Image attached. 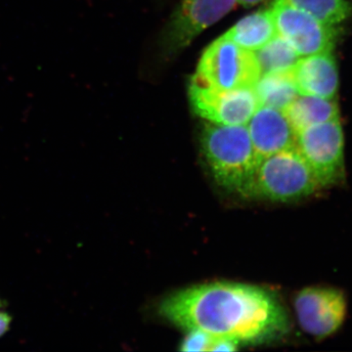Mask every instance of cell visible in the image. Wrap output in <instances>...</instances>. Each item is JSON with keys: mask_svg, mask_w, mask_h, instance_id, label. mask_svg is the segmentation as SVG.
<instances>
[{"mask_svg": "<svg viewBox=\"0 0 352 352\" xmlns=\"http://www.w3.org/2000/svg\"><path fill=\"white\" fill-rule=\"evenodd\" d=\"M277 34L272 11L250 14L227 31L224 36L249 51L261 50Z\"/></svg>", "mask_w": 352, "mask_h": 352, "instance_id": "7c38bea8", "label": "cell"}, {"mask_svg": "<svg viewBox=\"0 0 352 352\" xmlns=\"http://www.w3.org/2000/svg\"><path fill=\"white\" fill-rule=\"evenodd\" d=\"M284 113L296 132L315 124L340 119L339 107L333 99L312 95L298 94L295 100L285 109Z\"/></svg>", "mask_w": 352, "mask_h": 352, "instance_id": "4fadbf2b", "label": "cell"}, {"mask_svg": "<svg viewBox=\"0 0 352 352\" xmlns=\"http://www.w3.org/2000/svg\"><path fill=\"white\" fill-rule=\"evenodd\" d=\"M238 4L245 7H252L258 6V4L263 3L268 0H237Z\"/></svg>", "mask_w": 352, "mask_h": 352, "instance_id": "ffe728a7", "label": "cell"}, {"mask_svg": "<svg viewBox=\"0 0 352 352\" xmlns=\"http://www.w3.org/2000/svg\"><path fill=\"white\" fill-rule=\"evenodd\" d=\"M261 76L252 51L222 34L201 55L192 82L219 89L254 87Z\"/></svg>", "mask_w": 352, "mask_h": 352, "instance_id": "277c9868", "label": "cell"}, {"mask_svg": "<svg viewBox=\"0 0 352 352\" xmlns=\"http://www.w3.org/2000/svg\"><path fill=\"white\" fill-rule=\"evenodd\" d=\"M291 69L263 74L259 76L254 88L261 106L284 111L295 100L298 92Z\"/></svg>", "mask_w": 352, "mask_h": 352, "instance_id": "5bb4252c", "label": "cell"}, {"mask_svg": "<svg viewBox=\"0 0 352 352\" xmlns=\"http://www.w3.org/2000/svg\"><path fill=\"white\" fill-rule=\"evenodd\" d=\"M245 126L259 160L296 147V132L284 111L261 106Z\"/></svg>", "mask_w": 352, "mask_h": 352, "instance_id": "30bf717a", "label": "cell"}, {"mask_svg": "<svg viewBox=\"0 0 352 352\" xmlns=\"http://www.w3.org/2000/svg\"><path fill=\"white\" fill-rule=\"evenodd\" d=\"M295 309L303 331L322 340L337 332L344 323L346 296L339 289L308 287L296 295Z\"/></svg>", "mask_w": 352, "mask_h": 352, "instance_id": "ba28073f", "label": "cell"}, {"mask_svg": "<svg viewBox=\"0 0 352 352\" xmlns=\"http://www.w3.org/2000/svg\"><path fill=\"white\" fill-rule=\"evenodd\" d=\"M11 322H12V317L6 311L2 305L1 300H0V338L2 336L6 335L7 331L10 328Z\"/></svg>", "mask_w": 352, "mask_h": 352, "instance_id": "d6986e66", "label": "cell"}, {"mask_svg": "<svg viewBox=\"0 0 352 352\" xmlns=\"http://www.w3.org/2000/svg\"><path fill=\"white\" fill-rule=\"evenodd\" d=\"M159 312L184 330H201L240 344L273 339L289 329L287 315L276 298L252 285H195L164 298Z\"/></svg>", "mask_w": 352, "mask_h": 352, "instance_id": "6da1fadb", "label": "cell"}, {"mask_svg": "<svg viewBox=\"0 0 352 352\" xmlns=\"http://www.w3.org/2000/svg\"><path fill=\"white\" fill-rule=\"evenodd\" d=\"M201 145L215 182L243 196L259 162L247 126L207 122Z\"/></svg>", "mask_w": 352, "mask_h": 352, "instance_id": "7a4b0ae2", "label": "cell"}, {"mask_svg": "<svg viewBox=\"0 0 352 352\" xmlns=\"http://www.w3.org/2000/svg\"><path fill=\"white\" fill-rule=\"evenodd\" d=\"M291 72L298 94L333 99L338 94L339 71L332 51L300 57Z\"/></svg>", "mask_w": 352, "mask_h": 352, "instance_id": "8fae6325", "label": "cell"}, {"mask_svg": "<svg viewBox=\"0 0 352 352\" xmlns=\"http://www.w3.org/2000/svg\"><path fill=\"white\" fill-rule=\"evenodd\" d=\"M326 25H337L351 15L347 0H283Z\"/></svg>", "mask_w": 352, "mask_h": 352, "instance_id": "2e32d148", "label": "cell"}, {"mask_svg": "<svg viewBox=\"0 0 352 352\" xmlns=\"http://www.w3.org/2000/svg\"><path fill=\"white\" fill-rule=\"evenodd\" d=\"M237 6V0H182L166 30L164 47L173 54L184 50Z\"/></svg>", "mask_w": 352, "mask_h": 352, "instance_id": "9c48e42d", "label": "cell"}, {"mask_svg": "<svg viewBox=\"0 0 352 352\" xmlns=\"http://www.w3.org/2000/svg\"><path fill=\"white\" fill-rule=\"evenodd\" d=\"M215 337L201 330H189L182 342L180 351L186 352L210 351Z\"/></svg>", "mask_w": 352, "mask_h": 352, "instance_id": "e0dca14e", "label": "cell"}, {"mask_svg": "<svg viewBox=\"0 0 352 352\" xmlns=\"http://www.w3.org/2000/svg\"><path fill=\"white\" fill-rule=\"evenodd\" d=\"M188 94L193 112L212 124L245 126L261 107L254 87L219 89L191 80Z\"/></svg>", "mask_w": 352, "mask_h": 352, "instance_id": "8992f818", "label": "cell"}, {"mask_svg": "<svg viewBox=\"0 0 352 352\" xmlns=\"http://www.w3.org/2000/svg\"><path fill=\"white\" fill-rule=\"evenodd\" d=\"M320 188L295 147L259 160L243 196L289 203L311 196Z\"/></svg>", "mask_w": 352, "mask_h": 352, "instance_id": "3957f363", "label": "cell"}, {"mask_svg": "<svg viewBox=\"0 0 352 352\" xmlns=\"http://www.w3.org/2000/svg\"><path fill=\"white\" fill-rule=\"evenodd\" d=\"M296 148L321 188L340 185L346 179L344 131L340 119L296 132Z\"/></svg>", "mask_w": 352, "mask_h": 352, "instance_id": "5b68a950", "label": "cell"}, {"mask_svg": "<svg viewBox=\"0 0 352 352\" xmlns=\"http://www.w3.org/2000/svg\"><path fill=\"white\" fill-rule=\"evenodd\" d=\"M240 342L226 338H215L210 351H235Z\"/></svg>", "mask_w": 352, "mask_h": 352, "instance_id": "ac0fdd59", "label": "cell"}, {"mask_svg": "<svg viewBox=\"0 0 352 352\" xmlns=\"http://www.w3.org/2000/svg\"><path fill=\"white\" fill-rule=\"evenodd\" d=\"M277 34L282 36L300 57L332 51L337 43L336 25L324 24L309 14L275 0L272 8Z\"/></svg>", "mask_w": 352, "mask_h": 352, "instance_id": "52a82bcc", "label": "cell"}, {"mask_svg": "<svg viewBox=\"0 0 352 352\" xmlns=\"http://www.w3.org/2000/svg\"><path fill=\"white\" fill-rule=\"evenodd\" d=\"M261 75L273 72L289 71L300 60V55L286 41L276 34L261 50L254 51Z\"/></svg>", "mask_w": 352, "mask_h": 352, "instance_id": "9a60e30c", "label": "cell"}]
</instances>
